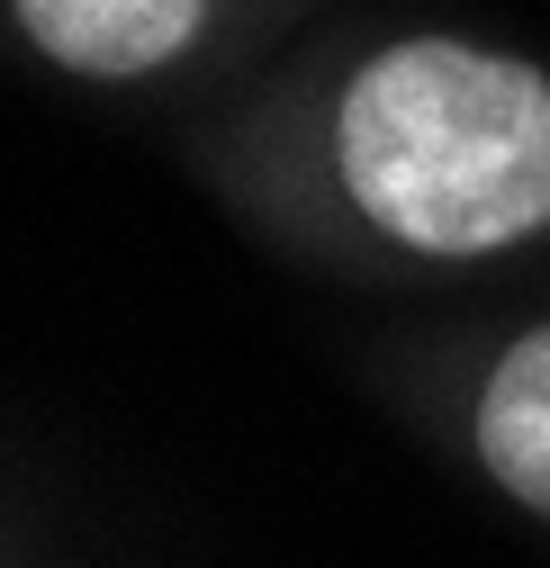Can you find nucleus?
<instances>
[{"label":"nucleus","instance_id":"f03ea898","mask_svg":"<svg viewBox=\"0 0 550 568\" xmlns=\"http://www.w3.org/2000/svg\"><path fill=\"white\" fill-rule=\"evenodd\" d=\"M19 28L54 54L73 63V73H100V82H126V73H154L172 63L198 19H208V0H10Z\"/></svg>","mask_w":550,"mask_h":568},{"label":"nucleus","instance_id":"f257e3e1","mask_svg":"<svg viewBox=\"0 0 550 568\" xmlns=\"http://www.w3.org/2000/svg\"><path fill=\"white\" fill-rule=\"evenodd\" d=\"M334 163L379 235L497 253L550 226V82L451 37L388 45L334 109Z\"/></svg>","mask_w":550,"mask_h":568},{"label":"nucleus","instance_id":"7ed1b4c3","mask_svg":"<svg viewBox=\"0 0 550 568\" xmlns=\"http://www.w3.org/2000/svg\"><path fill=\"white\" fill-rule=\"evenodd\" d=\"M478 452H488V469L523 496L532 515H550V325L523 334L506 362L488 371V397H478Z\"/></svg>","mask_w":550,"mask_h":568}]
</instances>
